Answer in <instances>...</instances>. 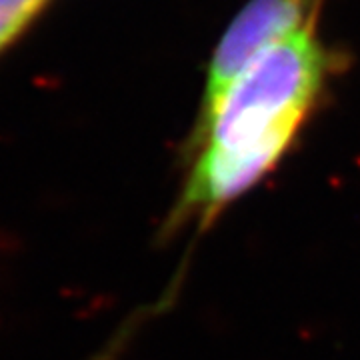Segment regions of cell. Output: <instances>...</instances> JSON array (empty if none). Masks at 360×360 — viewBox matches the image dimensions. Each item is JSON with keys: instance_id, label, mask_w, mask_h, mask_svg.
<instances>
[{"instance_id": "cell-2", "label": "cell", "mask_w": 360, "mask_h": 360, "mask_svg": "<svg viewBox=\"0 0 360 360\" xmlns=\"http://www.w3.org/2000/svg\"><path fill=\"white\" fill-rule=\"evenodd\" d=\"M324 0H248L210 58L200 118L212 112L236 77L260 52L296 32Z\"/></svg>"}, {"instance_id": "cell-1", "label": "cell", "mask_w": 360, "mask_h": 360, "mask_svg": "<svg viewBox=\"0 0 360 360\" xmlns=\"http://www.w3.org/2000/svg\"><path fill=\"white\" fill-rule=\"evenodd\" d=\"M321 11L269 46L236 77L212 112L198 120L191 167L162 222V238L205 232L224 208L281 165L312 115L336 65L319 39Z\"/></svg>"}, {"instance_id": "cell-3", "label": "cell", "mask_w": 360, "mask_h": 360, "mask_svg": "<svg viewBox=\"0 0 360 360\" xmlns=\"http://www.w3.org/2000/svg\"><path fill=\"white\" fill-rule=\"evenodd\" d=\"M52 0H0V56L25 37Z\"/></svg>"}]
</instances>
